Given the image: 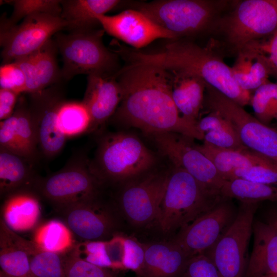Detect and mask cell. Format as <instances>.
Wrapping results in <instances>:
<instances>
[{
	"instance_id": "1",
	"label": "cell",
	"mask_w": 277,
	"mask_h": 277,
	"mask_svg": "<svg viewBox=\"0 0 277 277\" xmlns=\"http://www.w3.org/2000/svg\"><path fill=\"white\" fill-rule=\"evenodd\" d=\"M129 64L116 74L122 98L112 120L150 135L172 132L203 140L196 125L182 117L175 105L170 71L152 64Z\"/></svg>"
},
{
	"instance_id": "2",
	"label": "cell",
	"mask_w": 277,
	"mask_h": 277,
	"mask_svg": "<svg viewBox=\"0 0 277 277\" xmlns=\"http://www.w3.org/2000/svg\"><path fill=\"white\" fill-rule=\"evenodd\" d=\"M118 47L117 53L129 63L152 64L169 71L195 75L240 106L250 104L252 93L238 85L222 55L209 47L179 39L170 40L156 51Z\"/></svg>"
},
{
	"instance_id": "3",
	"label": "cell",
	"mask_w": 277,
	"mask_h": 277,
	"mask_svg": "<svg viewBox=\"0 0 277 277\" xmlns=\"http://www.w3.org/2000/svg\"><path fill=\"white\" fill-rule=\"evenodd\" d=\"M222 197L207 190L183 169L174 166L168 173L166 190L155 221L165 233L180 230Z\"/></svg>"
},
{
	"instance_id": "4",
	"label": "cell",
	"mask_w": 277,
	"mask_h": 277,
	"mask_svg": "<svg viewBox=\"0 0 277 277\" xmlns=\"http://www.w3.org/2000/svg\"><path fill=\"white\" fill-rule=\"evenodd\" d=\"M154 156L136 135L125 132L109 133L99 140L91 171L104 184L133 177L149 169Z\"/></svg>"
},
{
	"instance_id": "5",
	"label": "cell",
	"mask_w": 277,
	"mask_h": 277,
	"mask_svg": "<svg viewBox=\"0 0 277 277\" xmlns=\"http://www.w3.org/2000/svg\"><path fill=\"white\" fill-rule=\"evenodd\" d=\"M104 29L57 33L55 43L63 59L62 77L69 80L81 74L113 75L120 68L118 55L104 45Z\"/></svg>"
},
{
	"instance_id": "6",
	"label": "cell",
	"mask_w": 277,
	"mask_h": 277,
	"mask_svg": "<svg viewBox=\"0 0 277 277\" xmlns=\"http://www.w3.org/2000/svg\"><path fill=\"white\" fill-rule=\"evenodd\" d=\"M226 3L211 0H157L136 3L134 8L179 39L212 29Z\"/></svg>"
},
{
	"instance_id": "7",
	"label": "cell",
	"mask_w": 277,
	"mask_h": 277,
	"mask_svg": "<svg viewBox=\"0 0 277 277\" xmlns=\"http://www.w3.org/2000/svg\"><path fill=\"white\" fill-rule=\"evenodd\" d=\"M102 185L91 171L89 162L78 157L50 175H37L31 187L57 211L75 203L98 197Z\"/></svg>"
},
{
	"instance_id": "8",
	"label": "cell",
	"mask_w": 277,
	"mask_h": 277,
	"mask_svg": "<svg viewBox=\"0 0 277 277\" xmlns=\"http://www.w3.org/2000/svg\"><path fill=\"white\" fill-rule=\"evenodd\" d=\"M214 27L236 52L248 44L272 34L277 29V0H244Z\"/></svg>"
},
{
	"instance_id": "9",
	"label": "cell",
	"mask_w": 277,
	"mask_h": 277,
	"mask_svg": "<svg viewBox=\"0 0 277 277\" xmlns=\"http://www.w3.org/2000/svg\"><path fill=\"white\" fill-rule=\"evenodd\" d=\"M220 113L231 124L249 150L277 165V131L260 122L238 104L206 84L204 106Z\"/></svg>"
},
{
	"instance_id": "10",
	"label": "cell",
	"mask_w": 277,
	"mask_h": 277,
	"mask_svg": "<svg viewBox=\"0 0 277 277\" xmlns=\"http://www.w3.org/2000/svg\"><path fill=\"white\" fill-rule=\"evenodd\" d=\"M236 216L215 245L204 254L222 277H244L247 248L259 203H242Z\"/></svg>"
},
{
	"instance_id": "11",
	"label": "cell",
	"mask_w": 277,
	"mask_h": 277,
	"mask_svg": "<svg viewBox=\"0 0 277 277\" xmlns=\"http://www.w3.org/2000/svg\"><path fill=\"white\" fill-rule=\"evenodd\" d=\"M65 28L67 24L61 16L48 14L28 16L19 25L1 28L2 64L34 53Z\"/></svg>"
},
{
	"instance_id": "12",
	"label": "cell",
	"mask_w": 277,
	"mask_h": 277,
	"mask_svg": "<svg viewBox=\"0 0 277 277\" xmlns=\"http://www.w3.org/2000/svg\"><path fill=\"white\" fill-rule=\"evenodd\" d=\"M151 135L159 149L174 166L185 170L207 190L221 195V190L226 181L210 160L197 148L192 142L193 139L172 132Z\"/></svg>"
},
{
	"instance_id": "13",
	"label": "cell",
	"mask_w": 277,
	"mask_h": 277,
	"mask_svg": "<svg viewBox=\"0 0 277 277\" xmlns=\"http://www.w3.org/2000/svg\"><path fill=\"white\" fill-rule=\"evenodd\" d=\"M231 200L223 197L213 207L179 231L172 240L189 258L206 253L232 224L238 210Z\"/></svg>"
},
{
	"instance_id": "14",
	"label": "cell",
	"mask_w": 277,
	"mask_h": 277,
	"mask_svg": "<svg viewBox=\"0 0 277 277\" xmlns=\"http://www.w3.org/2000/svg\"><path fill=\"white\" fill-rule=\"evenodd\" d=\"M56 211L73 234L85 241H103L115 234L116 219L98 197L75 203Z\"/></svg>"
},
{
	"instance_id": "15",
	"label": "cell",
	"mask_w": 277,
	"mask_h": 277,
	"mask_svg": "<svg viewBox=\"0 0 277 277\" xmlns=\"http://www.w3.org/2000/svg\"><path fill=\"white\" fill-rule=\"evenodd\" d=\"M168 175V173L151 174L124 187L119 203L124 214L132 224L143 226L155 221Z\"/></svg>"
},
{
	"instance_id": "16",
	"label": "cell",
	"mask_w": 277,
	"mask_h": 277,
	"mask_svg": "<svg viewBox=\"0 0 277 277\" xmlns=\"http://www.w3.org/2000/svg\"><path fill=\"white\" fill-rule=\"evenodd\" d=\"M29 94L38 146L46 158L51 159L62 150L66 140L57 123V108L63 97L59 89L53 86Z\"/></svg>"
},
{
	"instance_id": "17",
	"label": "cell",
	"mask_w": 277,
	"mask_h": 277,
	"mask_svg": "<svg viewBox=\"0 0 277 277\" xmlns=\"http://www.w3.org/2000/svg\"><path fill=\"white\" fill-rule=\"evenodd\" d=\"M97 19L107 33L135 49L159 38L176 39L173 33L135 9H127L114 15H99Z\"/></svg>"
},
{
	"instance_id": "18",
	"label": "cell",
	"mask_w": 277,
	"mask_h": 277,
	"mask_svg": "<svg viewBox=\"0 0 277 277\" xmlns=\"http://www.w3.org/2000/svg\"><path fill=\"white\" fill-rule=\"evenodd\" d=\"M116 74H91L87 77L82 101L91 116L88 132L95 131L104 125L113 115L121 102L122 90Z\"/></svg>"
},
{
	"instance_id": "19",
	"label": "cell",
	"mask_w": 277,
	"mask_h": 277,
	"mask_svg": "<svg viewBox=\"0 0 277 277\" xmlns=\"http://www.w3.org/2000/svg\"><path fill=\"white\" fill-rule=\"evenodd\" d=\"M3 198L1 218L11 230L25 232L35 228L41 216V198L31 187L15 190Z\"/></svg>"
},
{
	"instance_id": "20",
	"label": "cell",
	"mask_w": 277,
	"mask_h": 277,
	"mask_svg": "<svg viewBox=\"0 0 277 277\" xmlns=\"http://www.w3.org/2000/svg\"><path fill=\"white\" fill-rule=\"evenodd\" d=\"M253 244L244 277L277 274V228L268 222H254Z\"/></svg>"
},
{
	"instance_id": "21",
	"label": "cell",
	"mask_w": 277,
	"mask_h": 277,
	"mask_svg": "<svg viewBox=\"0 0 277 277\" xmlns=\"http://www.w3.org/2000/svg\"><path fill=\"white\" fill-rule=\"evenodd\" d=\"M141 277H182L190 258L173 240L144 244Z\"/></svg>"
},
{
	"instance_id": "22",
	"label": "cell",
	"mask_w": 277,
	"mask_h": 277,
	"mask_svg": "<svg viewBox=\"0 0 277 277\" xmlns=\"http://www.w3.org/2000/svg\"><path fill=\"white\" fill-rule=\"evenodd\" d=\"M170 71L171 94L175 105L182 117L196 125L204 106L206 83L193 74Z\"/></svg>"
},
{
	"instance_id": "23",
	"label": "cell",
	"mask_w": 277,
	"mask_h": 277,
	"mask_svg": "<svg viewBox=\"0 0 277 277\" xmlns=\"http://www.w3.org/2000/svg\"><path fill=\"white\" fill-rule=\"evenodd\" d=\"M122 2L118 0L62 1L61 17L71 31L96 29L97 16L105 15Z\"/></svg>"
},
{
	"instance_id": "24",
	"label": "cell",
	"mask_w": 277,
	"mask_h": 277,
	"mask_svg": "<svg viewBox=\"0 0 277 277\" xmlns=\"http://www.w3.org/2000/svg\"><path fill=\"white\" fill-rule=\"evenodd\" d=\"M236 53V58L230 68L234 80L242 89L252 93L270 81L271 71L264 55L248 46Z\"/></svg>"
},
{
	"instance_id": "25",
	"label": "cell",
	"mask_w": 277,
	"mask_h": 277,
	"mask_svg": "<svg viewBox=\"0 0 277 277\" xmlns=\"http://www.w3.org/2000/svg\"><path fill=\"white\" fill-rule=\"evenodd\" d=\"M212 163L225 181L229 180L236 169L265 163L271 161L250 150L238 151L219 148L206 143L196 145Z\"/></svg>"
},
{
	"instance_id": "26",
	"label": "cell",
	"mask_w": 277,
	"mask_h": 277,
	"mask_svg": "<svg viewBox=\"0 0 277 277\" xmlns=\"http://www.w3.org/2000/svg\"><path fill=\"white\" fill-rule=\"evenodd\" d=\"M25 157L0 148V194L8 193L26 187H31L37 175Z\"/></svg>"
},
{
	"instance_id": "27",
	"label": "cell",
	"mask_w": 277,
	"mask_h": 277,
	"mask_svg": "<svg viewBox=\"0 0 277 277\" xmlns=\"http://www.w3.org/2000/svg\"><path fill=\"white\" fill-rule=\"evenodd\" d=\"M11 235L27 254L34 277H66L64 255L46 251L10 229Z\"/></svg>"
},
{
	"instance_id": "28",
	"label": "cell",
	"mask_w": 277,
	"mask_h": 277,
	"mask_svg": "<svg viewBox=\"0 0 277 277\" xmlns=\"http://www.w3.org/2000/svg\"><path fill=\"white\" fill-rule=\"evenodd\" d=\"M0 266L9 277H34L26 252L13 240L10 228L1 218Z\"/></svg>"
},
{
	"instance_id": "29",
	"label": "cell",
	"mask_w": 277,
	"mask_h": 277,
	"mask_svg": "<svg viewBox=\"0 0 277 277\" xmlns=\"http://www.w3.org/2000/svg\"><path fill=\"white\" fill-rule=\"evenodd\" d=\"M41 248L64 255L70 251L75 244L73 234L65 223L51 220L37 226L32 240Z\"/></svg>"
},
{
	"instance_id": "30",
	"label": "cell",
	"mask_w": 277,
	"mask_h": 277,
	"mask_svg": "<svg viewBox=\"0 0 277 277\" xmlns=\"http://www.w3.org/2000/svg\"><path fill=\"white\" fill-rule=\"evenodd\" d=\"M221 195L236 199L242 203H259L269 201L277 202V184H263L241 179L226 181L221 190Z\"/></svg>"
},
{
	"instance_id": "31",
	"label": "cell",
	"mask_w": 277,
	"mask_h": 277,
	"mask_svg": "<svg viewBox=\"0 0 277 277\" xmlns=\"http://www.w3.org/2000/svg\"><path fill=\"white\" fill-rule=\"evenodd\" d=\"M13 114L20 155L32 162L36 156L38 141L29 102L24 96H19Z\"/></svg>"
},
{
	"instance_id": "32",
	"label": "cell",
	"mask_w": 277,
	"mask_h": 277,
	"mask_svg": "<svg viewBox=\"0 0 277 277\" xmlns=\"http://www.w3.org/2000/svg\"><path fill=\"white\" fill-rule=\"evenodd\" d=\"M91 122L89 112L83 101H66L64 98L61 101L57 123L66 138L88 132Z\"/></svg>"
},
{
	"instance_id": "33",
	"label": "cell",
	"mask_w": 277,
	"mask_h": 277,
	"mask_svg": "<svg viewBox=\"0 0 277 277\" xmlns=\"http://www.w3.org/2000/svg\"><path fill=\"white\" fill-rule=\"evenodd\" d=\"M57 48L51 39L32 53L40 90L56 84L62 77L56 61Z\"/></svg>"
},
{
	"instance_id": "34",
	"label": "cell",
	"mask_w": 277,
	"mask_h": 277,
	"mask_svg": "<svg viewBox=\"0 0 277 277\" xmlns=\"http://www.w3.org/2000/svg\"><path fill=\"white\" fill-rule=\"evenodd\" d=\"M13 7L11 15L1 23V28H9L25 18L39 14H48L61 16L62 1L15 0L10 1Z\"/></svg>"
},
{
	"instance_id": "35",
	"label": "cell",
	"mask_w": 277,
	"mask_h": 277,
	"mask_svg": "<svg viewBox=\"0 0 277 277\" xmlns=\"http://www.w3.org/2000/svg\"><path fill=\"white\" fill-rule=\"evenodd\" d=\"M250 104L254 116L263 124L269 126L277 121V81L263 84L252 94Z\"/></svg>"
},
{
	"instance_id": "36",
	"label": "cell",
	"mask_w": 277,
	"mask_h": 277,
	"mask_svg": "<svg viewBox=\"0 0 277 277\" xmlns=\"http://www.w3.org/2000/svg\"><path fill=\"white\" fill-rule=\"evenodd\" d=\"M66 277H116L109 269L98 267L77 256L72 250L64 255Z\"/></svg>"
},
{
	"instance_id": "37",
	"label": "cell",
	"mask_w": 277,
	"mask_h": 277,
	"mask_svg": "<svg viewBox=\"0 0 277 277\" xmlns=\"http://www.w3.org/2000/svg\"><path fill=\"white\" fill-rule=\"evenodd\" d=\"M241 179L263 184H277V165L271 161L236 169L230 180Z\"/></svg>"
},
{
	"instance_id": "38",
	"label": "cell",
	"mask_w": 277,
	"mask_h": 277,
	"mask_svg": "<svg viewBox=\"0 0 277 277\" xmlns=\"http://www.w3.org/2000/svg\"><path fill=\"white\" fill-rule=\"evenodd\" d=\"M203 141L204 143L219 148L238 151L249 150L242 143L233 128L207 132L204 134Z\"/></svg>"
},
{
	"instance_id": "39",
	"label": "cell",
	"mask_w": 277,
	"mask_h": 277,
	"mask_svg": "<svg viewBox=\"0 0 277 277\" xmlns=\"http://www.w3.org/2000/svg\"><path fill=\"white\" fill-rule=\"evenodd\" d=\"M0 87L2 89L25 92L26 79L24 74L16 62L2 64L0 68Z\"/></svg>"
},
{
	"instance_id": "40",
	"label": "cell",
	"mask_w": 277,
	"mask_h": 277,
	"mask_svg": "<svg viewBox=\"0 0 277 277\" xmlns=\"http://www.w3.org/2000/svg\"><path fill=\"white\" fill-rule=\"evenodd\" d=\"M182 277H222L211 260L200 254L189 260Z\"/></svg>"
},
{
	"instance_id": "41",
	"label": "cell",
	"mask_w": 277,
	"mask_h": 277,
	"mask_svg": "<svg viewBox=\"0 0 277 277\" xmlns=\"http://www.w3.org/2000/svg\"><path fill=\"white\" fill-rule=\"evenodd\" d=\"M246 46L255 49L265 56L271 75L277 80V29L270 36L252 42Z\"/></svg>"
},
{
	"instance_id": "42",
	"label": "cell",
	"mask_w": 277,
	"mask_h": 277,
	"mask_svg": "<svg viewBox=\"0 0 277 277\" xmlns=\"http://www.w3.org/2000/svg\"><path fill=\"white\" fill-rule=\"evenodd\" d=\"M16 120L13 113L0 123V148L20 155L15 132Z\"/></svg>"
},
{
	"instance_id": "43",
	"label": "cell",
	"mask_w": 277,
	"mask_h": 277,
	"mask_svg": "<svg viewBox=\"0 0 277 277\" xmlns=\"http://www.w3.org/2000/svg\"><path fill=\"white\" fill-rule=\"evenodd\" d=\"M15 62L19 65L25 77L26 89L25 93L32 94L41 92L32 54L20 58Z\"/></svg>"
},
{
	"instance_id": "44",
	"label": "cell",
	"mask_w": 277,
	"mask_h": 277,
	"mask_svg": "<svg viewBox=\"0 0 277 277\" xmlns=\"http://www.w3.org/2000/svg\"><path fill=\"white\" fill-rule=\"evenodd\" d=\"M196 127L203 135L209 131L233 128L227 119L215 111H211L207 115L199 119L196 123Z\"/></svg>"
},
{
	"instance_id": "45",
	"label": "cell",
	"mask_w": 277,
	"mask_h": 277,
	"mask_svg": "<svg viewBox=\"0 0 277 277\" xmlns=\"http://www.w3.org/2000/svg\"><path fill=\"white\" fill-rule=\"evenodd\" d=\"M21 94L6 89L0 88V120H4L12 115Z\"/></svg>"
},
{
	"instance_id": "46",
	"label": "cell",
	"mask_w": 277,
	"mask_h": 277,
	"mask_svg": "<svg viewBox=\"0 0 277 277\" xmlns=\"http://www.w3.org/2000/svg\"><path fill=\"white\" fill-rule=\"evenodd\" d=\"M267 222L277 228V209L273 210L269 213Z\"/></svg>"
},
{
	"instance_id": "47",
	"label": "cell",
	"mask_w": 277,
	"mask_h": 277,
	"mask_svg": "<svg viewBox=\"0 0 277 277\" xmlns=\"http://www.w3.org/2000/svg\"><path fill=\"white\" fill-rule=\"evenodd\" d=\"M0 277H9L7 274H6L5 273H4L2 271H0Z\"/></svg>"
},
{
	"instance_id": "48",
	"label": "cell",
	"mask_w": 277,
	"mask_h": 277,
	"mask_svg": "<svg viewBox=\"0 0 277 277\" xmlns=\"http://www.w3.org/2000/svg\"><path fill=\"white\" fill-rule=\"evenodd\" d=\"M261 277H277V274H268Z\"/></svg>"
}]
</instances>
